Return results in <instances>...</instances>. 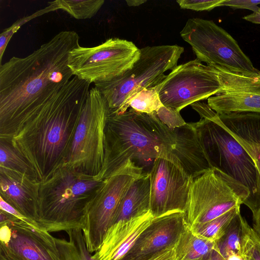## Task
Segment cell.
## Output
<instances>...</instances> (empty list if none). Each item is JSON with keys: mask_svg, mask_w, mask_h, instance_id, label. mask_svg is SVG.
<instances>
[{"mask_svg": "<svg viewBox=\"0 0 260 260\" xmlns=\"http://www.w3.org/2000/svg\"><path fill=\"white\" fill-rule=\"evenodd\" d=\"M157 158L174 162L191 176L201 172L207 160L193 122L171 129L155 112L147 114L130 109L122 114H110L100 180L110 177L129 159L144 170Z\"/></svg>", "mask_w": 260, "mask_h": 260, "instance_id": "cell-1", "label": "cell"}, {"mask_svg": "<svg viewBox=\"0 0 260 260\" xmlns=\"http://www.w3.org/2000/svg\"><path fill=\"white\" fill-rule=\"evenodd\" d=\"M79 46L77 32L61 31L28 56L0 66V138L11 139L74 77L69 55Z\"/></svg>", "mask_w": 260, "mask_h": 260, "instance_id": "cell-2", "label": "cell"}, {"mask_svg": "<svg viewBox=\"0 0 260 260\" xmlns=\"http://www.w3.org/2000/svg\"><path fill=\"white\" fill-rule=\"evenodd\" d=\"M89 86L88 82L73 77L11 139L40 183L64 166Z\"/></svg>", "mask_w": 260, "mask_h": 260, "instance_id": "cell-3", "label": "cell"}, {"mask_svg": "<svg viewBox=\"0 0 260 260\" xmlns=\"http://www.w3.org/2000/svg\"><path fill=\"white\" fill-rule=\"evenodd\" d=\"M190 106L200 116L193 124L211 168L248 189L249 196L245 205L254 217L260 207V176L253 159L207 104L198 102Z\"/></svg>", "mask_w": 260, "mask_h": 260, "instance_id": "cell-4", "label": "cell"}, {"mask_svg": "<svg viewBox=\"0 0 260 260\" xmlns=\"http://www.w3.org/2000/svg\"><path fill=\"white\" fill-rule=\"evenodd\" d=\"M103 180L66 166L59 169L40 184L39 228L49 233L82 229L86 207Z\"/></svg>", "mask_w": 260, "mask_h": 260, "instance_id": "cell-5", "label": "cell"}, {"mask_svg": "<svg viewBox=\"0 0 260 260\" xmlns=\"http://www.w3.org/2000/svg\"><path fill=\"white\" fill-rule=\"evenodd\" d=\"M184 52L176 45L146 46L140 49L139 59L122 75L110 81L95 83L108 105L110 114H120L128 108L130 100L142 89L154 87L173 70Z\"/></svg>", "mask_w": 260, "mask_h": 260, "instance_id": "cell-6", "label": "cell"}, {"mask_svg": "<svg viewBox=\"0 0 260 260\" xmlns=\"http://www.w3.org/2000/svg\"><path fill=\"white\" fill-rule=\"evenodd\" d=\"M109 115V108L103 94L95 86L90 89L63 166L100 180Z\"/></svg>", "mask_w": 260, "mask_h": 260, "instance_id": "cell-7", "label": "cell"}, {"mask_svg": "<svg viewBox=\"0 0 260 260\" xmlns=\"http://www.w3.org/2000/svg\"><path fill=\"white\" fill-rule=\"evenodd\" d=\"M180 35L202 62L235 74L252 76L259 73L233 37L212 20L190 18Z\"/></svg>", "mask_w": 260, "mask_h": 260, "instance_id": "cell-8", "label": "cell"}, {"mask_svg": "<svg viewBox=\"0 0 260 260\" xmlns=\"http://www.w3.org/2000/svg\"><path fill=\"white\" fill-rule=\"evenodd\" d=\"M248 189L215 168L192 178L185 213L189 226L209 222L245 204Z\"/></svg>", "mask_w": 260, "mask_h": 260, "instance_id": "cell-9", "label": "cell"}, {"mask_svg": "<svg viewBox=\"0 0 260 260\" xmlns=\"http://www.w3.org/2000/svg\"><path fill=\"white\" fill-rule=\"evenodd\" d=\"M142 168L128 160L100 187L85 209L82 230L88 250L95 252L112 225L120 202L133 182L143 173Z\"/></svg>", "mask_w": 260, "mask_h": 260, "instance_id": "cell-10", "label": "cell"}, {"mask_svg": "<svg viewBox=\"0 0 260 260\" xmlns=\"http://www.w3.org/2000/svg\"><path fill=\"white\" fill-rule=\"evenodd\" d=\"M140 49L132 42L118 38L98 46H79L69 55L68 66L74 76L90 84L105 82L122 75L139 59Z\"/></svg>", "mask_w": 260, "mask_h": 260, "instance_id": "cell-11", "label": "cell"}, {"mask_svg": "<svg viewBox=\"0 0 260 260\" xmlns=\"http://www.w3.org/2000/svg\"><path fill=\"white\" fill-rule=\"evenodd\" d=\"M154 87L162 105L179 112L213 95L231 91L214 67L197 58L177 66Z\"/></svg>", "mask_w": 260, "mask_h": 260, "instance_id": "cell-12", "label": "cell"}, {"mask_svg": "<svg viewBox=\"0 0 260 260\" xmlns=\"http://www.w3.org/2000/svg\"><path fill=\"white\" fill-rule=\"evenodd\" d=\"M150 211L153 217L185 213L192 178L174 162L157 158L149 171Z\"/></svg>", "mask_w": 260, "mask_h": 260, "instance_id": "cell-13", "label": "cell"}, {"mask_svg": "<svg viewBox=\"0 0 260 260\" xmlns=\"http://www.w3.org/2000/svg\"><path fill=\"white\" fill-rule=\"evenodd\" d=\"M1 253L10 260H60L55 238L16 218L0 225Z\"/></svg>", "mask_w": 260, "mask_h": 260, "instance_id": "cell-14", "label": "cell"}, {"mask_svg": "<svg viewBox=\"0 0 260 260\" xmlns=\"http://www.w3.org/2000/svg\"><path fill=\"white\" fill-rule=\"evenodd\" d=\"M186 224L185 214L182 212L153 217L129 251L119 260H148L175 247Z\"/></svg>", "mask_w": 260, "mask_h": 260, "instance_id": "cell-15", "label": "cell"}, {"mask_svg": "<svg viewBox=\"0 0 260 260\" xmlns=\"http://www.w3.org/2000/svg\"><path fill=\"white\" fill-rule=\"evenodd\" d=\"M40 184L35 177L0 167V197L37 223Z\"/></svg>", "mask_w": 260, "mask_h": 260, "instance_id": "cell-16", "label": "cell"}, {"mask_svg": "<svg viewBox=\"0 0 260 260\" xmlns=\"http://www.w3.org/2000/svg\"><path fill=\"white\" fill-rule=\"evenodd\" d=\"M153 216L149 211L139 217L113 224L93 257L96 260H119L131 248Z\"/></svg>", "mask_w": 260, "mask_h": 260, "instance_id": "cell-17", "label": "cell"}, {"mask_svg": "<svg viewBox=\"0 0 260 260\" xmlns=\"http://www.w3.org/2000/svg\"><path fill=\"white\" fill-rule=\"evenodd\" d=\"M217 115L222 125L253 159L260 176V113L234 112Z\"/></svg>", "mask_w": 260, "mask_h": 260, "instance_id": "cell-18", "label": "cell"}, {"mask_svg": "<svg viewBox=\"0 0 260 260\" xmlns=\"http://www.w3.org/2000/svg\"><path fill=\"white\" fill-rule=\"evenodd\" d=\"M150 211V175L149 172H144L133 182L123 196L112 225L140 216Z\"/></svg>", "mask_w": 260, "mask_h": 260, "instance_id": "cell-19", "label": "cell"}, {"mask_svg": "<svg viewBox=\"0 0 260 260\" xmlns=\"http://www.w3.org/2000/svg\"><path fill=\"white\" fill-rule=\"evenodd\" d=\"M207 104L217 114L234 112L260 113V90H234L211 96Z\"/></svg>", "mask_w": 260, "mask_h": 260, "instance_id": "cell-20", "label": "cell"}, {"mask_svg": "<svg viewBox=\"0 0 260 260\" xmlns=\"http://www.w3.org/2000/svg\"><path fill=\"white\" fill-rule=\"evenodd\" d=\"M215 247V242L196 234L187 223L174 247L176 260H203Z\"/></svg>", "mask_w": 260, "mask_h": 260, "instance_id": "cell-21", "label": "cell"}, {"mask_svg": "<svg viewBox=\"0 0 260 260\" xmlns=\"http://www.w3.org/2000/svg\"><path fill=\"white\" fill-rule=\"evenodd\" d=\"M66 232L69 240L55 238L60 260H96L87 248L81 228Z\"/></svg>", "mask_w": 260, "mask_h": 260, "instance_id": "cell-22", "label": "cell"}, {"mask_svg": "<svg viewBox=\"0 0 260 260\" xmlns=\"http://www.w3.org/2000/svg\"><path fill=\"white\" fill-rule=\"evenodd\" d=\"M246 220L239 212L231 222L225 234L216 242V248L221 255L241 253V243Z\"/></svg>", "mask_w": 260, "mask_h": 260, "instance_id": "cell-23", "label": "cell"}, {"mask_svg": "<svg viewBox=\"0 0 260 260\" xmlns=\"http://www.w3.org/2000/svg\"><path fill=\"white\" fill-rule=\"evenodd\" d=\"M239 212L240 206L209 222L189 227L196 234L216 242L225 234L231 222Z\"/></svg>", "mask_w": 260, "mask_h": 260, "instance_id": "cell-24", "label": "cell"}, {"mask_svg": "<svg viewBox=\"0 0 260 260\" xmlns=\"http://www.w3.org/2000/svg\"><path fill=\"white\" fill-rule=\"evenodd\" d=\"M0 167L37 178L29 163L13 146L11 139L0 138Z\"/></svg>", "mask_w": 260, "mask_h": 260, "instance_id": "cell-25", "label": "cell"}, {"mask_svg": "<svg viewBox=\"0 0 260 260\" xmlns=\"http://www.w3.org/2000/svg\"><path fill=\"white\" fill-rule=\"evenodd\" d=\"M59 10H62L77 19L93 17L104 5V0H55Z\"/></svg>", "mask_w": 260, "mask_h": 260, "instance_id": "cell-26", "label": "cell"}, {"mask_svg": "<svg viewBox=\"0 0 260 260\" xmlns=\"http://www.w3.org/2000/svg\"><path fill=\"white\" fill-rule=\"evenodd\" d=\"M162 106L154 87L142 89L128 102V107L137 112L147 114L156 112Z\"/></svg>", "mask_w": 260, "mask_h": 260, "instance_id": "cell-27", "label": "cell"}, {"mask_svg": "<svg viewBox=\"0 0 260 260\" xmlns=\"http://www.w3.org/2000/svg\"><path fill=\"white\" fill-rule=\"evenodd\" d=\"M48 5L39 9L33 14L24 16L13 23L10 27L4 30L0 35V66L2 65V58L7 46L13 35L19 28L29 21L50 12L59 10L55 1L48 2Z\"/></svg>", "mask_w": 260, "mask_h": 260, "instance_id": "cell-28", "label": "cell"}, {"mask_svg": "<svg viewBox=\"0 0 260 260\" xmlns=\"http://www.w3.org/2000/svg\"><path fill=\"white\" fill-rule=\"evenodd\" d=\"M245 260H260V236L246 222L241 243Z\"/></svg>", "mask_w": 260, "mask_h": 260, "instance_id": "cell-29", "label": "cell"}, {"mask_svg": "<svg viewBox=\"0 0 260 260\" xmlns=\"http://www.w3.org/2000/svg\"><path fill=\"white\" fill-rule=\"evenodd\" d=\"M155 112L160 120L170 128L175 129L186 123L180 112L173 108L163 105Z\"/></svg>", "mask_w": 260, "mask_h": 260, "instance_id": "cell-30", "label": "cell"}, {"mask_svg": "<svg viewBox=\"0 0 260 260\" xmlns=\"http://www.w3.org/2000/svg\"><path fill=\"white\" fill-rule=\"evenodd\" d=\"M224 0H177L181 9L196 11H211L220 7Z\"/></svg>", "mask_w": 260, "mask_h": 260, "instance_id": "cell-31", "label": "cell"}, {"mask_svg": "<svg viewBox=\"0 0 260 260\" xmlns=\"http://www.w3.org/2000/svg\"><path fill=\"white\" fill-rule=\"evenodd\" d=\"M260 1L252 0H224L221 6H226L235 9H247L255 12L259 8Z\"/></svg>", "mask_w": 260, "mask_h": 260, "instance_id": "cell-32", "label": "cell"}, {"mask_svg": "<svg viewBox=\"0 0 260 260\" xmlns=\"http://www.w3.org/2000/svg\"><path fill=\"white\" fill-rule=\"evenodd\" d=\"M0 209L1 210L4 211L17 218L29 224L35 225L37 227L39 228L38 223L35 221L28 218L27 217L24 216L19 211L16 209L14 207L12 206L11 205L6 202L0 197Z\"/></svg>", "mask_w": 260, "mask_h": 260, "instance_id": "cell-33", "label": "cell"}, {"mask_svg": "<svg viewBox=\"0 0 260 260\" xmlns=\"http://www.w3.org/2000/svg\"><path fill=\"white\" fill-rule=\"evenodd\" d=\"M148 260H176L174 247L162 251Z\"/></svg>", "mask_w": 260, "mask_h": 260, "instance_id": "cell-34", "label": "cell"}, {"mask_svg": "<svg viewBox=\"0 0 260 260\" xmlns=\"http://www.w3.org/2000/svg\"><path fill=\"white\" fill-rule=\"evenodd\" d=\"M243 19L253 23L260 24V7L256 12L244 16Z\"/></svg>", "mask_w": 260, "mask_h": 260, "instance_id": "cell-35", "label": "cell"}, {"mask_svg": "<svg viewBox=\"0 0 260 260\" xmlns=\"http://www.w3.org/2000/svg\"><path fill=\"white\" fill-rule=\"evenodd\" d=\"M221 256L224 260H245L241 253L228 252Z\"/></svg>", "mask_w": 260, "mask_h": 260, "instance_id": "cell-36", "label": "cell"}, {"mask_svg": "<svg viewBox=\"0 0 260 260\" xmlns=\"http://www.w3.org/2000/svg\"><path fill=\"white\" fill-rule=\"evenodd\" d=\"M203 260H224L215 248Z\"/></svg>", "mask_w": 260, "mask_h": 260, "instance_id": "cell-37", "label": "cell"}, {"mask_svg": "<svg viewBox=\"0 0 260 260\" xmlns=\"http://www.w3.org/2000/svg\"><path fill=\"white\" fill-rule=\"evenodd\" d=\"M253 229L260 236V207L258 210L255 215L253 217Z\"/></svg>", "mask_w": 260, "mask_h": 260, "instance_id": "cell-38", "label": "cell"}, {"mask_svg": "<svg viewBox=\"0 0 260 260\" xmlns=\"http://www.w3.org/2000/svg\"><path fill=\"white\" fill-rule=\"evenodd\" d=\"M147 1L146 0H127L126 1V3L127 5L129 7H137L145 3H146Z\"/></svg>", "mask_w": 260, "mask_h": 260, "instance_id": "cell-39", "label": "cell"}, {"mask_svg": "<svg viewBox=\"0 0 260 260\" xmlns=\"http://www.w3.org/2000/svg\"><path fill=\"white\" fill-rule=\"evenodd\" d=\"M0 260H10L2 254H0Z\"/></svg>", "mask_w": 260, "mask_h": 260, "instance_id": "cell-40", "label": "cell"}, {"mask_svg": "<svg viewBox=\"0 0 260 260\" xmlns=\"http://www.w3.org/2000/svg\"><path fill=\"white\" fill-rule=\"evenodd\" d=\"M257 81L258 82V83L260 85V72H259V73L257 74Z\"/></svg>", "mask_w": 260, "mask_h": 260, "instance_id": "cell-41", "label": "cell"}]
</instances>
